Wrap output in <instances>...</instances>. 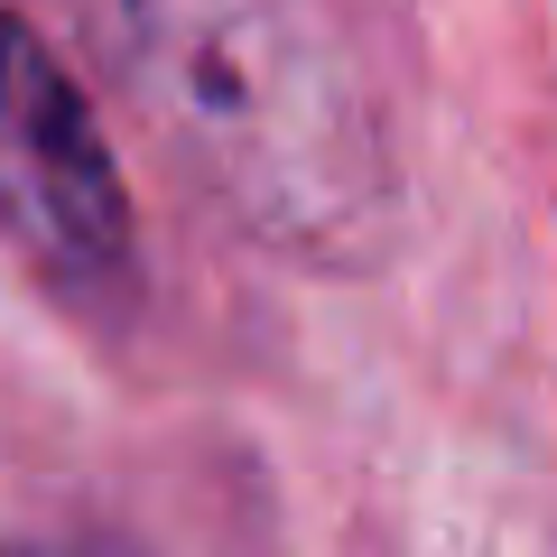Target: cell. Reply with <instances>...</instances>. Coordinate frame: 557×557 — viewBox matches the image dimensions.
<instances>
[{
  "instance_id": "obj_1",
  "label": "cell",
  "mask_w": 557,
  "mask_h": 557,
  "mask_svg": "<svg viewBox=\"0 0 557 557\" xmlns=\"http://www.w3.org/2000/svg\"><path fill=\"white\" fill-rule=\"evenodd\" d=\"M84 38L233 233L298 270H372L399 159L335 0H75Z\"/></svg>"
},
{
  "instance_id": "obj_2",
  "label": "cell",
  "mask_w": 557,
  "mask_h": 557,
  "mask_svg": "<svg viewBox=\"0 0 557 557\" xmlns=\"http://www.w3.org/2000/svg\"><path fill=\"white\" fill-rule=\"evenodd\" d=\"M0 242L75 317L139 298V223L84 84L28 20L0 10Z\"/></svg>"
},
{
  "instance_id": "obj_3",
  "label": "cell",
  "mask_w": 557,
  "mask_h": 557,
  "mask_svg": "<svg viewBox=\"0 0 557 557\" xmlns=\"http://www.w3.org/2000/svg\"><path fill=\"white\" fill-rule=\"evenodd\" d=\"M0 557H121V548H102V539H10Z\"/></svg>"
}]
</instances>
